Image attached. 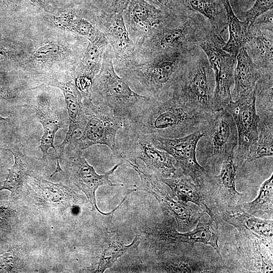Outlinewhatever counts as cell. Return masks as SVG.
Returning a JSON list of instances; mask_svg holds the SVG:
<instances>
[{
	"label": "cell",
	"instance_id": "ee69618b",
	"mask_svg": "<svg viewBox=\"0 0 273 273\" xmlns=\"http://www.w3.org/2000/svg\"><path fill=\"white\" fill-rule=\"evenodd\" d=\"M33 6L47 11L48 6L46 0H28Z\"/></svg>",
	"mask_w": 273,
	"mask_h": 273
},
{
	"label": "cell",
	"instance_id": "d6986e66",
	"mask_svg": "<svg viewBox=\"0 0 273 273\" xmlns=\"http://www.w3.org/2000/svg\"><path fill=\"white\" fill-rule=\"evenodd\" d=\"M222 219L233 225L242 236L257 239L272 249V220L261 219L242 210L239 205L223 211Z\"/></svg>",
	"mask_w": 273,
	"mask_h": 273
},
{
	"label": "cell",
	"instance_id": "7bdbcfd3",
	"mask_svg": "<svg viewBox=\"0 0 273 273\" xmlns=\"http://www.w3.org/2000/svg\"><path fill=\"white\" fill-rule=\"evenodd\" d=\"M13 55L12 52L8 48L0 46V62L10 59Z\"/></svg>",
	"mask_w": 273,
	"mask_h": 273
},
{
	"label": "cell",
	"instance_id": "3957f363",
	"mask_svg": "<svg viewBox=\"0 0 273 273\" xmlns=\"http://www.w3.org/2000/svg\"><path fill=\"white\" fill-rule=\"evenodd\" d=\"M114 54L109 44L104 53L101 68L89 88L93 104L125 119L148 98L134 92L115 71Z\"/></svg>",
	"mask_w": 273,
	"mask_h": 273
},
{
	"label": "cell",
	"instance_id": "8d00e7d4",
	"mask_svg": "<svg viewBox=\"0 0 273 273\" xmlns=\"http://www.w3.org/2000/svg\"><path fill=\"white\" fill-rule=\"evenodd\" d=\"M19 253L12 247L0 257V272L18 271L21 263Z\"/></svg>",
	"mask_w": 273,
	"mask_h": 273
},
{
	"label": "cell",
	"instance_id": "83f0119b",
	"mask_svg": "<svg viewBox=\"0 0 273 273\" xmlns=\"http://www.w3.org/2000/svg\"><path fill=\"white\" fill-rule=\"evenodd\" d=\"M160 266L167 272H221L229 270L223 265L201 259L197 255L172 257L162 261Z\"/></svg>",
	"mask_w": 273,
	"mask_h": 273
},
{
	"label": "cell",
	"instance_id": "cb8c5ba5",
	"mask_svg": "<svg viewBox=\"0 0 273 273\" xmlns=\"http://www.w3.org/2000/svg\"><path fill=\"white\" fill-rule=\"evenodd\" d=\"M43 128V134L40 140V149L42 156L41 160L48 163V150L52 148L54 151L57 160L56 170L51 176L56 173L62 171L57 149L54 146V139L58 130L62 127L58 117L51 109L50 104L47 102L38 103L32 106Z\"/></svg>",
	"mask_w": 273,
	"mask_h": 273
},
{
	"label": "cell",
	"instance_id": "52a82bcc",
	"mask_svg": "<svg viewBox=\"0 0 273 273\" xmlns=\"http://www.w3.org/2000/svg\"><path fill=\"white\" fill-rule=\"evenodd\" d=\"M221 36L213 31L200 39L199 46L206 55L214 78L213 111L225 108L233 101L234 66L236 56L224 51Z\"/></svg>",
	"mask_w": 273,
	"mask_h": 273
},
{
	"label": "cell",
	"instance_id": "9c48e42d",
	"mask_svg": "<svg viewBox=\"0 0 273 273\" xmlns=\"http://www.w3.org/2000/svg\"><path fill=\"white\" fill-rule=\"evenodd\" d=\"M82 102L86 122L80 136L73 142L72 148L82 152L93 145H104L120 159L116 140L118 131L124 126V119L94 105L89 97H83Z\"/></svg>",
	"mask_w": 273,
	"mask_h": 273
},
{
	"label": "cell",
	"instance_id": "7dc6e473",
	"mask_svg": "<svg viewBox=\"0 0 273 273\" xmlns=\"http://www.w3.org/2000/svg\"><path fill=\"white\" fill-rule=\"evenodd\" d=\"M7 118H3L1 116H0V121H5L6 120H7Z\"/></svg>",
	"mask_w": 273,
	"mask_h": 273
},
{
	"label": "cell",
	"instance_id": "60d3db41",
	"mask_svg": "<svg viewBox=\"0 0 273 273\" xmlns=\"http://www.w3.org/2000/svg\"><path fill=\"white\" fill-rule=\"evenodd\" d=\"M76 3L82 5L85 7L94 10H102L100 6L98 0H75ZM103 11V10H102Z\"/></svg>",
	"mask_w": 273,
	"mask_h": 273
},
{
	"label": "cell",
	"instance_id": "5b68a950",
	"mask_svg": "<svg viewBox=\"0 0 273 273\" xmlns=\"http://www.w3.org/2000/svg\"><path fill=\"white\" fill-rule=\"evenodd\" d=\"M189 14H170L141 46L135 47L131 65L145 62L163 54L190 52L196 28Z\"/></svg>",
	"mask_w": 273,
	"mask_h": 273
},
{
	"label": "cell",
	"instance_id": "e575fe53",
	"mask_svg": "<svg viewBox=\"0 0 273 273\" xmlns=\"http://www.w3.org/2000/svg\"><path fill=\"white\" fill-rule=\"evenodd\" d=\"M273 0H255L253 6L245 13V22L249 29L256 19L265 12L272 10Z\"/></svg>",
	"mask_w": 273,
	"mask_h": 273
},
{
	"label": "cell",
	"instance_id": "603a6c76",
	"mask_svg": "<svg viewBox=\"0 0 273 273\" xmlns=\"http://www.w3.org/2000/svg\"><path fill=\"white\" fill-rule=\"evenodd\" d=\"M236 62L234 71V84L231 92L233 101L252 94L262 75L244 46L237 54Z\"/></svg>",
	"mask_w": 273,
	"mask_h": 273
},
{
	"label": "cell",
	"instance_id": "b9f144b4",
	"mask_svg": "<svg viewBox=\"0 0 273 273\" xmlns=\"http://www.w3.org/2000/svg\"><path fill=\"white\" fill-rule=\"evenodd\" d=\"M101 9L107 13L113 12L115 0H98Z\"/></svg>",
	"mask_w": 273,
	"mask_h": 273
},
{
	"label": "cell",
	"instance_id": "74e56055",
	"mask_svg": "<svg viewBox=\"0 0 273 273\" xmlns=\"http://www.w3.org/2000/svg\"><path fill=\"white\" fill-rule=\"evenodd\" d=\"M76 14V11L72 9L59 10L53 16V22L58 28L71 31Z\"/></svg>",
	"mask_w": 273,
	"mask_h": 273
},
{
	"label": "cell",
	"instance_id": "9a60e30c",
	"mask_svg": "<svg viewBox=\"0 0 273 273\" xmlns=\"http://www.w3.org/2000/svg\"><path fill=\"white\" fill-rule=\"evenodd\" d=\"M121 164L115 165L103 174H98L94 168L82 156V152L72 148L71 154L67 160L66 169L71 181L84 193L93 209H96L102 214L106 215L98 208L96 192L99 187L103 185L117 186L109 179V176L114 173Z\"/></svg>",
	"mask_w": 273,
	"mask_h": 273
},
{
	"label": "cell",
	"instance_id": "7402d4cb",
	"mask_svg": "<svg viewBox=\"0 0 273 273\" xmlns=\"http://www.w3.org/2000/svg\"><path fill=\"white\" fill-rule=\"evenodd\" d=\"M26 183L31 186L39 201L52 206H71L76 204L80 197L62 183H53L32 172Z\"/></svg>",
	"mask_w": 273,
	"mask_h": 273
},
{
	"label": "cell",
	"instance_id": "7a4b0ae2",
	"mask_svg": "<svg viewBox=\"0 0 273 273\" xmlns=\"http://www.w3.org/2000/svg\"><path fill=\"white\" fill-rule=\"evenodd\" d=\"M187 54H163L145 62L115 70L137 94L151 100L162 101L172 97L180 67Z\"/></svg>",
	"mask_w": 273,
	"mask_h": 273
},
{
	"label": "cell",
	"instance_id": "d4e9b609",
	"mask_svg": "<svg viewBox=\"0 0 273 273\" xmlns=\"http://www.w3.org/2000/svg\"><path fill=\"white\" fill-rule=\"evenodd\" d=\"M244 47L251 51L262 74L272 72V35L268 36L258 26L252 25Z\"/></svg>",
	"mask_w": 273,
	"mask_h": 273
},
{
	"label": "cell",
	"instance_id": "30bf717a",
	"mask_svg": "<svg viewBox=\"0 0 273 273\" xmlns=\"http://www.w3.org/2000/svg\"><path fill=\"white\" fill-rule=\"evenodd\" d=\"M202 135L201 129L175 139L150 136L152 143L157 148L166 152L175 160L174 166L176 171L190 177L201 187L209 175L197 159V146Z\"/></svg>",
	"mask_w": 273,
	"mask_h": 273
},
{
	"label": "cell",
	"instance_id": "5bb4252c",
	"mask_svg": "<svg viewBox=\"0 0 273 273\" xmlns=\"http://www.w3.org/2000/svg\"><path fill=\"white\" fill-rule=\"evenodd\" d=\"M96 27L107 38L114 54V68L125 67L132 63L135 45L126 28L123 12L107 13L104 11L97 17Z\"/></svg>",
	"mask_w": 273,
	"mask_h": 273
},
{
	"label": "cell",
	"instance_id": "44dd1931",
	"mask_svg": "<svg viewBox=\"0 0 273 273\" xmlns=\"http://www.w3.org/2000/svg\"><path fill=\"white\" fill-rule=\"evenodd\" d=\"M52 85L60 88L64 96L69 117V126L65 138L58 146L59 158L65 150L66 146L73 140L78 131H82L86 122V116L83 104V97L75 83L71 81L57 82Z\"/></svg>",
	"mask_w": 273,
	"mask_h": 273
},
{
	"label": "cell",
	"instance_id": "8fae6325",
	"mask_svg": "<svg viewBox=\"0 0 273 273\" xmlns=\"http://www.w3.org/2000/svg\"><path fill=\"white\" fill-rule=\"evenodd\" d=\"M126 162L138 173L141 179L139 190L152 195L158 201L166 217L175 219L179 230L188 231L195 228L200 217L198 209H193L189 205L174 201L162 186L158 177L150 174L140 166L137 161Z\"/></svg>",
	"mask_w": 273,
	"mask_h": 273
},
{
	"label": "cell",
	"instance_id": "d590c367",
	"mask_svg": "<svg viewBox=\"0 0 273 273\" xmlns=\"http://www.w3.org/2000/svg\"><path fill=\"white\" fill-rule=\"evenodd\" d=\"M99 31L90 21L81 17L75 18L71 30V31L85 37L89 41L94 39Z\"/></svg>",
	"mask_w": 273,
	"mask_h": 273
},
{
	"label": "cell",
	"instance_id": "e0dca14e",
	"mask_svg": "<svg viewBox=\"0 0 273 273\" xmlns=\"http://www.w3.org/2000/svg\"><path fill=\"white\" fill-rule=\"evenodd\" d=\"M236 167L234 155L230 156L222 162L218 175H209L205 178L201 188L207 193L208 200L211 198L209 202L212 209L213 202L215 204L224 206L225 211L240 204L243 194L236 189Z\"/></svg>",
	"mask_w": 273,
	"mask_h": 273
},
{
	"label": "cell",
	"instance_id": "4fadbf2b",
	"mask_svg": "<svg viewBox=\"0 0 273 273\" xmlns=\"http://www.w3.org/2000/svg\"><path fill=\"white\" fill-rule=\"evenodd\" d=\"M164 220L156 226L150 233L152 238L159 246L169 244H187L193 246L195 243H202L212 247L219 257L221 258L218 245V223L212 219L206 223L199 222L192 231L178 232L170 220Z\"/></svg>",
	"mask_w": 273,
	"mask_h": 273
},
{
	"label": "cell",
	"instance_id": "8992f818",
	"mask_svg": "<svg viewBox=\"0 0 273 273\" xmlns=\"http://www.w3.org/2000/svg\"><path fill=\"white\" fill-rule=\"evenodd\" d=\"M214 86L213 73L207 58L200 56L193 61L189 52L182 62L172 97L202 112L211 114L214 112Z\"/></svg>",
	"mask_w": 273,
	"mask_h": 273
},
{
	"label": "cell",
	"instance_id": "ffe728a7",
	"mask_svg": "<svg viewBox=\"0 0 273 273\" xmlns=\"http://www.w3.org/2000/svg\"><path fill=\"white\" fill-rule=\"evenodd\" d=\"M158 178L160 181L170 188L172 197H176L179 202L184 204H187L188 202L193 203L218 223V217L211 208L206 195L190 177L176 170L169 177Z\"/></svg>",
	"mask_w": 273,
	"mask_h": 273
},
{
	"label": "cell",
	"instance_id": "f35d334b",
	"mask_svg": "<svg viewBox=\"0 0 273 273\" xmlns=\"http://www.w3.org/2000/svg\"><path fill=\"white\" fill-rule=\"evenodd\" d=\"M60 50L59 45L50 42L38 48L34 52L33 56L38 62L51 61L59 56Z\"/></svg>",
	"mask_w": 273,
	"mask_h": 273
},
{
	"label": "cell",
	"instance_id": "ab89813d",
	"mask_svg": "<svg viewBox=\"0 0 273 273\" xmlns=\"http://www.w3.org/2000/svg\"><path fill=\"white\" fill-rule=\"evenodd\" d=\"M145 1L170 14H179L181 12V0Z\"/></svg>",
	"mask_w": 273,
	"mask_h": 273
},
{
	"label": "cell",
	"instance_id": "2e32d148",
	"mask_svg": "<svg viewBox=\"0 0 273 273\" xmlns=\"http://www.w3.org/2000/svg\"><path fill=\"white\" fill-rule=\"evenodd\" d=\"M170 15L145 0H130L123 12V18L135 47L141 46Z\"/></svg>",
	"mask_w": 273,
	"mask_h": 273
},
{
	"label": "cell",
	"instance_id": "f6af8a7d",
	"mask_svg": "<svg viewBox=\"0 0 273 273\" xmlns=\"http://www.w3.org/2000/svg\"><path fill=\"white\" fill-rule=\"evenodd\" d=\"M12 98L11 93L6 88L0 85V99L9 100Z\"/></svg>",
	"mask_w": 273,
	"mask_h": 273
},
{
	"label": "cell",
	"instance_id": "f546056e",
	"mask_svg": "<svg viewBox=\"0 0 273 273\" xmlns=\"http://www.w3.org/2000/svg\"><path fill=\"white\" fill-rule=\"evenodd\" d=\"M228 26L229 37L223 45V49L236 56L240 49L244 46L249 30L245 21H241L235 14L229 0H221Z\"/></svg>",
	"mask_w": 273,
	"mask_h": 273
},
{
	"label": "cell",
	"instance_id": "bcb514c9",
	"mask_svg": "<svg viewBox=\"0 0 273 273\" xmlns=\"http://www.w3.org/2000/svg\"><path fill=\"white\" fill-rule=\"evenodd\" d=\"M3 3L6 8L13 9L16 7V0H3Z\"/></svg>",
	"mask_w": 273,
	"mask_h": 273
},
{
	"label": "cell",
	"instance_id": "277c9868",
	"mask_svg": "<svg viewBox=\"0 0 273 273\" xmlns=\"http://www.w3.org/2000/svg\"><path fill=\"white\" fill-rule=\"evenodd\" d=\"M197 159L207 173L214 175L218 163L234 155L238 133L234 119L226 108L213 112L201 129Z\"/></svg>",
	"mask_w": 273,
	"mask_h": 273
},
{
	"label": "cell",
	"instance_id": "7c38bea8",
	"mask_svg": "<svg viewBox=\"0 0 273 273\" xmlns=\"http://www.w3.org/2000/svg\"><path fill=\"white\" fill-rule=\"evenodd\" d=\"M255 95L256 88L250 95L233 101L225 108L232 115L237 130L235 162L246 161L250 149L257 140L260 118L256 110Z\"/></svg>",
	"mask_w": 273,
	"mask_h": 273
},
{
	"label": "cell",
	"instance_id": "484cf974",
	"mask_svg": "<svg viewBox=\"0 0 273 273\" xmlns=\"http://www.w3.org/2000/svg\"><path fill=\"white\" fill-rule=\"evenodd\" d=\"M109 44L106 36L100 31L94 39L89 41L75 79L92 82L100 70L104 53Z\"/></svg>",
	"mask_w": 273,
	"mask_h": 273
},
{
	"label": "cell",
	"instance_id": "4316f807",
	"mask_svg": "<svg viewBox=\"0 0 273 273\" xmlns=\"http://www.w3.org/2000/svg\"><path fill=\"white\" fill-rule=\"evenodd\" d=\"M10 152L13 155L14 163L8 169V174L0 191L7 190L13 195H18L23 186L26 184L29 174L33 171L34 160L21 152L14 148H3Z\"/></svg>",
	"mask_w": 273,
	"mask_h": 273
},
{
	"label": "cell",
	"instance_id": "6da1fadb",
	"mask_svg": "<svg viewBox=\"0 0 273 273\" xmlns=\"http://www.w3.org/2000/svg\"><path fill=\"white\" fill-rule=\"evenodd\" d=\"M211 114L175 97L162 101L148 98L124 120L123 128L152 136L178 138L201 130Z\"/></svg>",
	"mask_w": 273,
	"mask_h": 273
},
{
	"label": "cell",
	"instance_id": "d6a6232c",
	"mask_svg": "<svg viewBox=\"0 0 273 273\" xmlns=\"http://www.w3.org/2000/svg\"><path fill=\"white\" fill-rule=\"evenodd\" d=\"M255 107L260 118L273 117L272 72L262 74L256 85Z\"/></svg>",
	"mask_w": 273,
	"mask_h": 273
},
{
	"label": "cell",
	"instance_id": "ba28073f",
	"mask_svg": "<svg viewBox=\"0 0 273 273\" xmlns=\"http://www.w3.org/2000/svg\"><path fill=\"white\" fill-rule=\"evenodd\" d=\"M118 136L116 142L121 159L125 161L141 160L158 177L168 178L176 172L172 156L157 148L149 135L122 128Z\"/></svg>",
	"mask_w": 273,
	"mask_h": 273
},
{
	"label": "cell",
	"instance_id": "4dcf8cb0",
	"mask_svg": "<svg viewBox=\"0 0 273 273\" xmlns=\"http://www.w3.org/2000/svg\"><path fill=\"white\" fill-rule=\"evenodd\" d=\"M273 155V117L260 118L258 137L255 144L250 149L247 162L272 157Z\"/></svg>",
	"mask_w": 273,
	"mask_h": 273
},
{
	"label": "cell",
	"instance_id": "f1b7e54d",
	"mask_svg": "<svg viewBox=\"0 0 273 273\" xmlns=\"http://www.w3.org/2000/svg\"><path fill=\"white\" fill-rule=\"evenodd\" d=\"M182 13L195 12L210 22L213 32L219 34L223 29L222 16L225 14L221 0H181Z\"/></svg>",
	"mask_w": 273,
	"mask_h": 273
},
{
	"label": "cell",
	"instance_id": "836d02e7",
	"mask_svg": "<svg viewBox=\"0 0 273 273\" xmlns=\"http://www.w3.org/2000/svg\"><path fill=\"white\" fill-rule=\"evenodd\" d=\"M139 243L137 236L130 244L127 245L117 241L109 242L102 250L95 272H104L106 269L111 267L117 259L128 250L136 248Z\"/></svg>",
	"mask_w": 273,
	"mask_h": 273
},
{
	"label": "cell",
	"instance_id": "1f68e13d",
	"mask_svg": "<svg viewBox=\"0 0 273 273\" xmlns=\"http://www.w3.org/2000/svg\"><path fill=\"white\" fill-rule=\"evenodd\" d=\"M271 176L261 185L258 195L252 201L239 204L246 212L255 216V214H272L273 210V177Z\"/></svg>",
	"mask_w": 273,
	"mask_h": 273
},
{
	"label": "cell",
	"instance_id": "ac0fdd59",
	"mask_svg": "<svg viewBox=\"0 0 273 273\" xmlns=\"http://www.w3.org/2000/svg\"><path fill=\"white\" fill-rule=\"evenodd\" d=\"M235 249L237 261L247 272H272V249L257 239L245 237L238 233Z\"/></svg>",
	"mask_w": 273,
	"mask_h": 273
}]
</instances>
